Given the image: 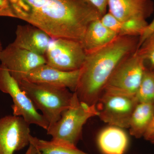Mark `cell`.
<instances>
[{
	"label": "cell",
	"mask_w": 154,
	"mask_h": 154,
	"mask_svg": "<svg viewBox=\"0 0 154 154\" xmlns=\"http://www.w3.org/2000/svg\"><path fill=\"white\" fill-rule=\"evenodd\" d=\"M14 17L35 26L51 38L82 41L89 25L102 18L83 0H9Z\"/></svg>",
	"instance_id": "cell-1"
},
{
	"label": "cell",
	"mask_w": 154,
	"mask_h": 154,
	"mask_svg": "<svg viewBox=\"0 0 154 154\" xmlns=\"http://www.w3.org/2000/svg\"><path fill=\"white\" fill-rule=\"evenodd\" d=\"M139 39L137 36H117L104 47L87 54L75 92L81 102L96 105L113 70L137 50Z\"/></svg>",
	"instance_id": "cell-2"
},
{
	"label": "cell",
	"mask_w": 154,
	"mask_h": 154,
	"mask_svg": "<svg viewBox=\"0 0 154 154\" xmlns=\"http://www.w3.org/2000/svg\"><path fill=\"white\" fill-rule=\"evenodd\" d=\"M18 83L36 109L41 110L49 127L59 120L62 113L70 105L73 93L66 88L31 82L24 79Z\"/></svg>",
	"instance_id": "cell-3"
},
{
	"label": "cell",
	"mask_w": 154,
	"mask_h": 154,
	"mask_svg": "<svg viewBox=\"0 0 154 154\" xmlns=\"http://www.w3.org/2000/svg\"><path fill=\"white\" fill-rule=\"evenodd\" d=\"M98 115L96 105L81 102L74 92L69 107L62 113L59 120L48 127L47 134L52 140L76 146L82 138L84 125L89 119Z\"/></svg>",
	"instance_id": "cell-4"
},
{
	"label": "cell",
	"mask_w": 154,
	"mask_h": 154,
	"mask_svg": "<svg viewBox=\"0 0 154 154\" xmlns=\"http://www.w3.org/2000/svg\"><path fill=\"white\" fill-rule=\"evenodd\" d=\"M146 69L143 60L136 51L116 67L105 84L103 92L135 96Z\"/></svg>",
	"instance_id": "cell-5"
},
{
	"label": "cell",
	"mask_w": 154,
	"mask_h": 154,
	"mask_svg": "<svg viewBox=\"0 0 154 154\" xmlns=\"http://www.w3.org/2000/svg\"><path fill=\"white\" fill-rule=\"evenodd\" d=\"M0 91L12 98L13 115L22 116L30 125H36L46 130L48 129L49 123L46 119L37 111L31 99L11 76L8 69L1 63Z\"/></svg>",
	"instance_id": "cell-6"
},
{
	"label": "cell",
	"mask_w": 154,
	"mask_h": 154,
	"mask_svg": "<svg viewBox=\"0 0 154 154\" xmlns=\"http://www.w3.org/2000/svg\"><path fill=\"white\" fill-rule=\"evenodd\" d=\"M138 103L135 96L104 91L97 103L98 116L111 126L129 128L131 116Z\"/></svg>",
	"instance_id": "cell-7"
},
{
	"label": "cell",
	"mask_w": 154,
	"mask_h": 154,
	"mask_svg": "<svg viewBox=\"0 0 154 154\" xmlns=\"http://www.w3.org/2000/svg\"><path fill=\"white\" fill-rule=\"evenodd\" d=\"M47 64L64 71L80 69L87 53L80 41L67 38H51L45 54Z\"/></svg>",
	"instance_id": "cell-8"
},
{
	"label": "cell",
	"mask_w": 154,
	"mask_h": 154,
	"mask_svg": "<svg viewBox=\"0 0 154 154\" xmlns=\"http://www.w3.org/2000/svg\"><path fill=\"white\" fill-rule=\"evenodd\" d=\"M30 125L22 116L0 119V154H14L30 144Z\"/></svg>",
	"instance_id": "cell-9"
},
{
	"label": "cell",
	"mask_w": 154,
	"mask_h": 154,
	"mask_svg": "<svg viewBox=\"0 0 154 154\" xmlns=\"http://www.w3.org/2000/svg\"><path fill=\"white\" fill-rule=\"evenodd\" d=\"M0 61L18 82L24 79L30 71L46 63L45 56L20 48L13 43L3 50Z\"/></svg>",
	"instance_id": "cell-10"
},
{
	"label": "cell",
	"mask_w": 154,
	"mask_h": 154,
	"mask_svg": "<svg viewBox=\"0 0 154 154\" xmlns=\"http://www.w3.org/2000/svg\"><path fill=\"white\" fill-rule=\"evenodd\" d=\"M80 74V69L64 71L44 64L30 71L24 79L31 82L66 88L74 93L76 90Z\"/></svg>",
	"instance_id": "cell-11"
},
{
	"label": "cell",
	"mask_w": 154,
	"mask_h": 154,
	"mask_svg": "<svg viewBox=\"0 0 154 154\" xmlns=\"http://www.w3.org/2000/svg\"><path fill=\"white\" fill-rule=\"evenodd\" d=\"M109 12L119 21L146 20L152 14V0H108Z\"/></svg>",
	"instance_id": "cell-12"
},
{
	"label": "cell",
	"mask_w": 154,
	"mask_h": 154,
	"mask_svg": "<svg viewBox=\"0 0 154 154\" xmlns=\"http://www.w3.org/2000/svg\"><path fill=\"white\" fill-rule=\"evenodd\" d=\"M14 43L20 48L45 55L51 38L43 30L31 25H18Z\"/></svg>",
	"instance_id": "cell-13"
},
{
	"label": "cell",
	"mask_w": 154,
	"mask_h": 154,
	"mask_svg": "<svg viewBox=\"0 0 154 154\" xmlns=\"http://www.w3.org/2000/svg\"><path fill=\"white\" fill-rule=\"evenodd\" d=\"M101 19L91 22L81 41L87 54L104 47L118 36L102 23Z\"/></svg>",
	"instance_id": "cell-14"
},
{
	"label": "cell",
	"mask_w": 154,
	"mask_h": 154,
	"mask_svg": "<svg viewBox=\"0 0 154 154\" xmlns=\"http://www.w3.org/2000/svg\"><path fill=\"white\" fill-rule=\"evenodd\" d=\"M98 143L104 154H123L128 145V140L121 128L110 125L100 133Z\"/></svg>",
	"instance_id": "cell-15"
},
{
	"label": "cell",
	"mask_w": 154,
	"mask_h": 154,
	"mask_svg": "<svg viewBox=\"0 0 154 154\" xmlns=\"http://www.w3.org/2000/svg\"><path fill=\"white\" fill-rule=\"evenodd\" d=\"M101 20L106 27L114 31L118 36L140 37L148 24L144 19L119 21L109 12L103 15Z\"/></svg>",
	"instance_id": "cell-16"
},
{
	"label": "cell",
	"mask_w": 154,
	"mask_h": 154,
	"mask_svg": "<svg viewBox=\"0 0 154 154\" xmlns=\"http://www.w3.org/2000/svg\"><path fill=\"white\" fill-rule=\"evenodd\" d=\"M154 116V104L139 103L131 119L129 132L136 138L143 137Z\"/></svg>",
	"instance_id": "cell-17"
},
{
	"label": "cell",
	"mask_w": 154,
	"mask_h": 154,
	"mask_svg": "<svg viewBox=\"0 0 154 154\" xmlns=\"http://www.w3.org/2000/svg\"><path fill=\"white\" fill-rule=\"evenodd\" d=\"M30 144L34 146L40 154H88L79 149L76 146L62 141L39 139L30 136Z\"/></svg>",
	"instance_id": "cell-18"
},
{
	"label": "cell",
	"mask_w": 154,
	"mask_h": 154,
	"mask_svg": "<svg viewBox=\"0 0 154 154\" xmlns=\"http://www.w3.org/2000/svg\"><path fill=\"white\" fill-rule=\"evenodd\" d=\"M135 96L139 103L154 104V70L146 68Z\"/></svg>",
	"instance_id": "cell-19"
},
{
	"label": "cell",
	"mask_w": 154,
	"mask_h": 154,
	"mask_svg": "<svg viewBox=\"0 0 154 154\" xmlns=\"http://www.w3.org/2000/svg\"><path fill=\"white\" fill-rule=\"evenodd\" d=\"M136 52L143 60L146 68L154 70V32L145 39Z\"/></svg>",
	"instance_id": "cell-20"
},
{
	"label": "cell",
	"mask_w": 154,
	"mask_h": 154,
	"mask_svg": "<svg viewBox=\"0 0 154 154\" xmlns=\"http://www.w3.org/2000/svg\"><path fill=\"white\" fill-rule=\"evenodd\" d=\"M93 6L100 13L102 16L106 14L108 0H83Z\"/></svg>",
	"instance_id": "cell-21"
},
{
	"label": "cell",
	"mask_w": 154,
	"mask_h": 154,
	"mask_svg": "<svg viewBox=\"0 0 154 154\" xmlns=\"http://www.w3.org/2000/svg\"><path fill=\"white\" fill-rule=\"evenodd\" d=\"M0 17L15 18L11 11L9 0H0Z\"/></svg>",
	"instance_id": "cell-22"
},
{
	"label": "cell",
	"mask_w": 154,
	"mask_h": 154,
	"mask_svg": "<svg viewBox=\"0 0 154 154\" xmlns=\"http://www.w3.org/2000/svg\"><path fill=\"white\" fill-rule=\"evenodd\" d=\"M153 32H154V19L150 24H148L143 33L142 34L141 36H140L137 49L140 47L141 45L144 41L145 39Z\"/></svg>",
	"instance_id": "cell-23"
},
{
	"label": "cell",
	"mask_w": 154,
	"mask_h": 154,
	"mask_svg": "<svg viewBox=\"0 0 154 154\" xmlns=\"http://www.w3.org/2000/svg\"><path fill=\"white\" fill-rule=\"evenodd\" d=\"M143 137L146 140L149 141L154 137V116L148 128L144 135Z\"/></svg>",
	"instance_id": "cell-24"
},
{
	"label": "cell",
	"mask_w": 154,
	"mask_h": 154,
	"mask_svg": "<svg viewBox=\"0 0 154 154\" xmlns=\"http://www.w3.org/2000/svg\"><path fill=\"white\" fill-rule=\"evenodd\" d=\"M25 154H39L38 151L36 149V148L31 144H29V146L28 147L27 152Z\"/></svg>",
	"instance_id": "cell-25"
},
{
	"label": "cell",
	"mask_w": 154,
	"mask_h": 154,
	"mask_svg": "<svg viewBox=\"0 0 154 154\" xmlns=\"http://www.w3.org/2000/svg\"><path fill=\"white\" fill-rule=\"evenodd\" d=\"M3 50V49L2 46V42H1V40H0V55H1V53H2Z\"/></svg>",
	"instance_id": "cell-26"
},
{
	"label": "cell",
	"mask_w": 154,
	"mask_h": 154,
	"mask_svg": "<svg viewBox=\"0 0 154 154\" xmlns=\"http://www.w3.org/2000/svg\"><path fill=\"white\" fill-rule=\"evenodd\" d=\"M149 141L151 142L152 143L154 144V137H153Z\"/></svg>",
	"instance_id": "cell-27"
},
{
	"label": "cell",
	"mask_w": 154,
	"mask_h": 154,
	"mask_svg": "<svg viewBox=\"0 0 154 154\" xmlns=\"http://www.w3.org/2000/svg\"><path fill=\"white\" fill-rule=\"evenodd\" d=\"M37 151H38V150H37ZM38 152V154H39V152Z\"/></svg>",
	"instance_id": "cell-28"
}]
</instances>
